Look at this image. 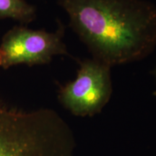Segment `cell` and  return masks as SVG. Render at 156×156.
<instances>
[{
  "instance_id": "cell-3",
  "label": "cell",
  "mask_w": 156,
  "mask_h": 156,
  "mask_svg": "<svg viewBox=\"0 0 156 156\" xmlns=\"http://www.w3.org/2000/svg\"><path fill=\"white\" fill-rule=\"evenodd\" d=\"M65 26L57 20L54 32L14 26L5 33L0 44V67L7 69L17 64L29 67L48 64L55 56H71L63 41Z\"/></svg>"
},
{
  "instance_id": "cell-4",
  "label": "cell",
  "mask_w": 156,
  "mask_h": 156,
  "mask_svg": "<svg viewBox=\"0 0 156 156\" xmlns=\"http://www.w3.org/2000/svg\"><path fill=\"white\" fill-rule=\"evenodd\" d=\"M79 65L75 79L59 85L58 100L75 116H92L100 113L112 97V67L93 58L79 61Z\"/></svg>"
},
{
  "instance_id": "cell-6",
  "label": "cell",
  "mask_w": 156,
  "mask_h": 156,
  "mask_svg": "<svg viewBox=\"0 0 156 156\" xmlns=\"http://www.w3.org/2000/svg\"><path fill=\"white\" fill-rule=\"evenodd\" d=\"M155 77H156V68H155Z\"/></svg>"
},
{
  "instance_id": "cell-2",
  "label": "cell",
  "mask_w": 156,
  "mask_h": 156,
  "mask_svg": "<svg viewBox=\"0 0 156 156\" xmlns=\"http://www.w3.org/2000/svg\"><path fill=\"white\" fill-rule=\"evenodd\" d=\"M74 142L55 111H25L0 98V156H72Z\"/></svg>"
},
{
  "instance_id": "cell-5",
  "label": "cell",
  "mask_w": 156,
  "mask_h": 156,
  "mask_svg": "<svg viewBox=\"0 0 156 156\" xmlns=\"http://www.w3.org/2000/svg\"><path fill=\"white\" fill-rule=\"evenodd\" d=\"M36 17V7L25 0H0V20L11 18L23 25L32 23Z\"/></svg>"
},
{
  "instance_id": "cell-1",
  "label": "cell",
  "mask_w": 156,
  "mask_h": 156,
  "mask_svg": "<svg viewBox=\"0 0 156 156\" xmlns=\"http://www.w3.org/2000/svg\"><path fill=\"white\" fill-rule=\"evenodd\" d=\"M92 58L113 67L156 47V6L147 0H56Z\"/></svg>"
}]
</instances>
